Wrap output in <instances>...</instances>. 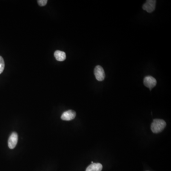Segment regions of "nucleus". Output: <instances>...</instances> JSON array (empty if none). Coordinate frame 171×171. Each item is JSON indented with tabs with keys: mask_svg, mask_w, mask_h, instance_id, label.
Returning <instances> with one entry per match:
<instances>
[{
	"mask_svg": "<svg viewBox=\"0 0 171 171\" xmlns=\"http://www.w3.org/2000/svg\"><path fill=\"white\" fill-rule=\"evenodd\" d=\"M166 122L162 119H155L151 126L152 132L154 133H158L162 132L166 126Z\"/></svg>",
	"mask_w": 171,
	"mask_h": 171,
	"instance_id": "obj_1",
	"label": "nucleus"
},
{
	"mask_svg": "<svg viewBox=\"0 0 171 171\" xmlns=\"http://www.w3.org/2000/svg\"><path fill=\"white\" fill-rule=\"evenodd\" d=\"M94 74L97 80L99 81H103L105 77V73L104 69L101 66H96L94 69Z\"/></svg>",
	"mask_w": 171,
	"mask_h": 171,
	"instance_id": "obj_2",
	"label": "nucleus"
},
{
	"mask_svg": "<svg viewBox=\"0 0 171 171\" xmlns=\"http://www.w3.org/2000/svg\"><path fill=\"white\" fill-rule=\"evenodd\" d=\"M156 1L155 0H148L143 5V9L148 13L153 12L155 8Z\"/></svg>",
	"mask_w": 171,
	"mask_h": 171,
	"instance_id": "obj_3",
	"label": "nucleus"
},
{
	"mask_svg": "<svg viewBox=\"0 0 171 171\" xmlns=\"http://www.w3.org/2000/svg\"><path fill=\"white\" fill-rule=\"evenodd\" d=\"M157 82L155 79L150 76L146 77L143 80V84L146 87L149 88L151 90L152 88L156 86Z\"/></svg>",
	"mask_w": 171,
	"mask_h": 171,
	"instance_id": "obj_4",
	"label": "nucleus"
},
{
	"mask_svg": "<svg viewBox=\"0 0 171 171\" xmlns=\"http://www.w3.org/2000/svg\"><path fill=\"white\" fill-rule=\"evenodd\" d=\"M18 139V134L16 132H13L10 136L8 140V146L10 149H13L16 146Z\"/></svg>",
	"mask_w": 171,
	"mask_h": 171,
	"instance_id": "obj_5",
	"label": "nucleus"
},
{
	"mask_svg": "<svg viewBox=\"0 0 171 171\" xmlns=\"http://www.w3.org/2000/svg\"><path fill=\"white\" fill-rule=\"evenodd\" d=\"M76 113L73 110H69L64 112L61 115V118L65 121H71L75 118Z\"/></svg>",
	"mask_w": 171,
	"mask_h": 171,
	"instance_id": "obj_6",
	"label": "nucleus"
},
{
	"mask_svg": "<svg viewBox=\"0 0 171 171\" xmlns=\"http://www.w3.org/2000/svg\"><path fill=\"white\" fill-rule=\"evenodd\" d=\"M102 168V165L100 163H93L87 167L86 171H101Z\"/></svg>",
	"mask_w": 171,
	"mask_h": 171,
	"instance_id": "obj_7",
	"label": "nucleus"
},
{
	"mask_svg": "<svg viewBox=\"0 0 171 171\" xmlns=\"http://www.w3.org/2000/svg\"><path fill=\"white\" fill-rule=\"evenodd\" d=\"M54 57L58 61H63L66 59V53L64 51H56L54 53Z\"/></svg>",
	"mask_w": 171,
	"mask_h": 171,
	"instance_id": "obj_8",
	"label": "nucleus"
},
{
	"mask_svg": "<svg viewBox=\"0 0 171 171\" xmlns=\"http://www.w3.org/2000/svg\"><path fill=\"white\" fill-rule=\"evenodd\" d=\"M5 63L4 59L0 56V74L2 73L4 69Z\"/></svg>",
	"mask_w": 171,
	"mask_h": 171,
	"instance_id": "obj_9",
	"label": "nucleus"
},
{
	"mask_svg": "<svg viewBox=\"0 0 171 171\" xmlns=\"http://www.w3.org/2000/svg\"><path fill=\"white\" fill-rule=\"evenodd\" d=\"M47 0H39L38 1V3L39 6H44L47 4Z\"/></svg>",
	"mask_w": 171,
	"mask_h": 171,
	"instance_id": "obj_10",
	"label": "nucleus"
}]
</instances>
